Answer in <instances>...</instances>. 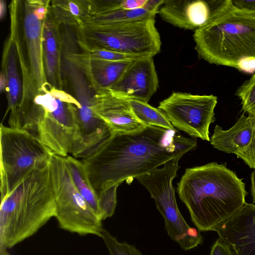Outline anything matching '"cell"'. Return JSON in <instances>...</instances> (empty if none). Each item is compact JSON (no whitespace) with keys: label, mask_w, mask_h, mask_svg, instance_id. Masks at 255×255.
<instances>
[{"label":"cell","mask_w":255,"mask_h":255,"mask_svg":"<svg viewBox=\"0 0 255 255\" xmlns=\"http://www.w3.org/2000/svg\"><path fill=\"white\" fill-rule=\"evenodd\" d=\"M82 52L93 56L111 61H133L147 56L121 53L117 51L99 48H84Z\"/></svg>","instance_id":"cell-27"},{"label":"cell","mask_w":255,"mask_h":255,"mask_svg":"<svg viewBox=\"0 0 255 255\" xmlns=\"http://www.w3.org/2000/svg\"><path fill=\"white\" fill-rule=\"evenodd\" d=\"M193 38L200 59L248 74L255 72V12L233 5L195 31Z\"/></svg>","instance_id":"cell-4"},{"label":"cell","mask_w":255,"mask_h":255,"mask_svg":"<svg viewBox=\"0 0 255 255\" xmlns=\"http://www.w3.org/2000/svg\"><path fill=\"white\" fill-rule=\"evenodd\" d=\"M59 26L49 14L44 27L43 59L48 82L52 87L61 89L63 81L61 67L62 43Z\"/></svg>","instance_id":"cell-19"},{"label":"cell","mask_w":255,"mask_h":255,"mask_svg":"<svg viewBox=\"0 0 255 255\" xmlns=\"http://www.w3.org/2000/svg\"><path fill=\"white\" fill-rule=\"evenodd\" d=\"M164 1L148 0L142 8L118 9L104 13L89 15L84 20L83 27L128 22L155 17Z\"/></svg>","instance_id":"cell-20"},{"label":"cell","mask_w":255,"mask_h":255,"mask_svg":"<svg viewBox=\"0 0 255 255\" xmlns=\"http://www.w3.org/2000/svg\"><path fill=\"white\" fill-rule=\"evenodd\" d=\"M233 6L232 0H164L158 13L175 26L195 31L220 17Z\"/></svg>","instance_id":"cell-12"},{"label":"cell","mask_w":255,"mask_h":255,"mask_svg":"<svg viewBox=\"0 0 255 255\" xmlns=\"http://www.w3.org/2000/svg\"><path fill=\"white\" fill-rule=\"evenodd\" d=\"M251 194L253 198V204L255 205V170L251 175Z\"/></svg>","instance_id":"cell-31"},{"label":"cell","mask_w":255,"mask_h":255,"mask_svg":"<svg viewBox=\"0 0 255 255\" xmlns=\"http://www.w3.org/2000/svg\"><path fill=\"white\" fill-rule=\"evenodd\" d=\"M73 182L89 206L100 219L98 196L93 187L82 161L71 156L65 157Z\"/></svg>","instance_id":"cell-22"},{"label":"cell","mask_w":255,"mask_h":255,"mask_svg":"<svg viewBox=\"0 0 255 255\" xmlns=\"http://www.w3.org/2000/svg\"><path fill=\"white\" fill-rule=\"evenodd\" d=\"M217 97L173 92L160 102L158 109L171 125L191 136L210 141L209 127L215 120Z\"/></svg>","instance_id":"cell-10"},{"label":"cell","mask_w":255,"mask_h":255,"mask_svg":"<svg viewBox=\"0 0 255 255\" xmlns=\"http://www.w3.org/2000/svg\"><path fill=\"white\" fill-rule=\"evenodd\" d=\"M116 184L101 191L97 194L101 220L113 216L117 205Z\"/></svg>","instance_id":"cell-25"},{"label":"cell","mask_w":255,"mask_h":255,"mask_svg":"<svg viewBox=\"0 0 255 255\" xmlns=\"http://www.w3.org/2000/svg\"><path fill=\"white\" fill-rule=\"evenodd\" d=\"M55 191L49 158L1 198L0 248H12L33 236L55 217Z\"/></svg>","instance_id":"cell-3"},{"label":"cell","mask_w":255,"mask_h":255,"mask_svg":"<svg viewBox=\"0 0 255 255\" xmlns=\"http://www.w3.org/2000/svg\"><path fill=\"white\" fill-rule=\"evenodd\" d=\"M91 107L113 132H132L146 127L135 117L128 100L116 96L109 89L95 92Z\"/></svg>","instance_id":"cell-15"},{"label":"cell","mask_w":255,"mask_h":255,"mask_svg":"<svg viewBox=\"0 0 255 255\" xmlns=\"http://www.w3.org/2000/svg\"><path fill=\"white\" fill-rule=\"evenodd\" d=\"M50 166L55 191V217L59 227L81 236L101 237L102 221L76 187L65 157L52 154Z\"/></svg>","instance_id":"cell-8"},{"label":"cell","mask_w":255,"mask_h":255,"mask_svg":"<svg viewBox=\"0 0 255 255\" xmlns=\"http://www.w3.org/2000/svg\"><path fill=\"white\" fill-rule=\"evenodd\" d=\"M7 88L6 80L4 73L0 72V93H6Z\"/></svg>","instance_id":"cell-30"},{"label":"cell","mask_w":255,"mask_h":255,"mask_svg":"<svg viewBox=\"0 0 255 255\" xmlns=\"http://www.w3.org/2000/svg\"><path fill=\"white\" fill-rule=\"evenodd\" d=\"M77 31V42L81 49L95 47L153 57L160 52L161 46L155 17L128 22L84 26Z\"/></svg>","instance_id":"cell-5"},{"label":"cell","mask_w":255,"mask_h":255,"mask_svg":"<svg viewBox=\"0 0 255 255\" xmlns=\"http://www.w3.org/2000/svg\"><path fill=\"white\" fill-rule=\"evenodd\" d=\"M89 10V0H55L51 1L49 15L58 25L73 26L78 30L83 27Z\"/></svg>","instance_id":"cell-21"},{"label":"cell","mask_w":255,"mask_h":255,"mask_svg":"<svg viewBox=\"0 0 255 255\" xmlns=\"http://www.w3.org/2000/svg\"><path fill=\"white\" fill-rule=\"evenodd\" d=\"M6 249L4 248H0V255H10Z\"/></svg>","instance_id":"cell-33"},{"label":"cell","mask_w":255,"mask_h":255,"mask_svg":"<svg viewBox=\"0 0 255 255\" xmlns=\"http://www.w3.org/2000/svg\"><path fill=\"white\" fill-rule=\"evenodd\" d=\"M210 255H234L231 248L219 238L212 247Z\"/></svg>","instance_id":"cell-28"},{"label":"cell","mask_w":255,"mask_h":255,"mask_svg":"<svg viewBox=\"0 0 255 255\" xmlns=\"http://www.w3.org/2000/svg\"><path fill=\"white\" fill-rule=\"evenodd\" d=\"M254 162H255V130L254 133Z\"/></svg>","instance_id":"cell-34"},{"label":"cell","mask_w":255,"mask_h":255,"mask_svg":"<svg viewBox=\"0 0 255 255\" xmlns=\"http://www.w3.org/2000/svg\"><path fill=\"white\" fill-rule=\"evenodd\" d=\"M6 3L5 1L3 0H0V18L2 20L6 14Z\"/></svg>","instance_id":"cell-32"},{"label":"cell","mask_w":255,"mask_h":255,"mask_svg":"<svg viewBox=\"0 0 255 255\" xmlns=\"http://www.w3.org/2000/svg\"><path fill=\"white\" fill-rule=\"evenodd\" d=\"M137 119L145 126H155L176 130L165 115L160 110L148 103L136 100H128Z\"/></svg>","instance_id":"cell-23"},{"label":"cell","mask_w":255,"mask_h":255,"mask_svg":"<svg viewBox=\"0 0 255 255\" xmlns=\"http://www.w3.org/2000/svg\"><path fill=\"white\" fill-rule=\"evenodd\" d=\"M196 147V138L186 137L177 130L146 126L132 132H114L99 150L82 161L97 194L125 181L129 184Z\"/></svg>","instance_id":"cell-1"},{"label":"cell","mask_w":255,"mask_h":255,"mask_svg":"<svg viewBox=\"0 0 255 255\" xmlns=\"http://www.w3.org/2000/svg\"><path fill=\"white\" fill-rule=\"evenodd\" d=\"M101 238L108 249L110 255H142L135 247L126 243L119 242L105 229L101 233Z\"/></svg>","instance_id":"cell-26"},{"label":"cell","mask_w":255,"mask_h":255,"mask_svg":"<svg viewBox=\"0 0 255 255\" xmlns=\"http://www.w3.org/2000/svg\"><path fill=\"white\" fill-rule=\"evenodd\" d=\"M17 18H11V32L6 40L1 61V70L5 75L7 88V100L6 113L14 111L19 105L22 97L23 86L20 82L17 68L18 59L16 45Z\"/></svg>","instance_id":"cell-18"},{"label":"cell","mask_w":255,"mask_h":255,"mask_svg":"<svg viewBox=\"0 0 255 255\" xmlns=\"http://www.w3.org/2000/svg\"><path fill=\"white\" fill-rule=\"evenodd\" d=\"M152 56L132 61L118 81L109 89L117 96L148 103L158 87V78Z\"/></svg>","instance_id":"cell-13"},{"label":"cell","mask_w":255,"mask_h":255,"mask_svg":"<svg viewBox=\"0 0 255 255\" xmlns=\"http://www.w3.org/2000/svg\"><path fill=\"white\" fill-rule=\"evenodd\" d=\"M235 95L241 99L244 112L255 116V74L239 87Z\"/></svg>","instance_id":"cell-24"},{"label":"cell","mask_w":255,"mask_h":255,"mask_svg":"<svg viewBox=\"0 0 255 255\" xmlns=\"http://www.w3.org/2000/svg\"><path fill=\"white\" fill-rule=\"evenodd\" d=\"M65 59L83 74L95 92L112 87L133 61H111L84 52H70Z\"/></svg>","instance_id":"cell-17"},{"label":"cell","mask_w":255,"mask_h":255,"mask_svg":"<svg viewBox=\"0 0 255 255\" xmlns=\"http://www.w3.org/2000/svg\"><path fill=\"white\" fill-rule=\"evenodd\" d=\"M182 156H177L157 168L136 179L149 192L165 222L169 237L184 250L197 247L203 241L200 232L190 227L181 214L176 203L173 180Z\"/></svg>","instance_id":"cell-7"},{"label":"cell","mask_w":255,"mask_h":255,"mask_svg":"<svg viewBox=\"0 0 255 255\" xmlns=\"http://www.w3.org/2000/svg\"><path fill=\"white\" fill-rule=\"evenodd\" d=\"M33 101L37 113V136L53 154L67 156L76 132L78 107L55 97L49 90L37 94Z\"/></svg>","instance_id":"cell-9"},{"label":"cell","mask_w":255,"mask_h":255,"mask_svg":"<svg viewBox=\"0 0 255 255\" xmlns=\"http://www.w3.org/2000/svg\"><path fill=\"white\" fill-rule=\"evenodd\" d=\"M213 231L234 255H255V205L246 203L239 212Z\"/></svg>","instance_id":"cell-16"},{"label":"cell","mask_w":255,"mask_h":255,"mask_svg":"<svg viewBox=\"0 0 255 255\" xmlns=\"http://www.w3.org/2000/svg\"><path fill=\"white\" fill-rule=\"evenodd\" d=\"M0 193L2 198L37 165L48 160L52 153L37 136L28 130L0 128Z\"/></svg>","instance_id":"cell-6"},{"label":"cell","mask_w":255,"mask_h":255,"mask_svg":"<svg viewBox=\"0 0 255 255\" xmlns=\"http://www.w3.org/2000/svg\"><path fill=\"white\" fill-rule=\"evenodd\" d=\"M177 191L199 231H213L246 204L245 184L226 164L186 168Z\"/></svg>","instance_id":"cell-2"},{"label":"cell","mask_w":255,"mask_h":255,"mask_svg":"<svg viewBox=\"0 0 255 255\" xmlns=\"http://www.w3.org/2000/svg\"><path fill=\"white\" fill-rule=\"evenodd\" d=\"M233 5L239 9L255 12V0H232Z\"/></svg>","instance_id":"cell-29"},{"label":"cell","mask_w":255,"mask_h":255,"mask_svg":"<svg viewBox=\"0 0 255 255\" xmlns=\"http://www.w3.org/2000/svg\"><path fill=\"white\" fill-rule=\"evenodd\" d=\"M51 0H28L23 4V33L32 85L37 94L52 87L47 80L43 59L44 27Z\"/></svg>","instance_id":"cell-11"},{"label":"cell","mask_w":255,"mask_h":255,"mask_svg":"<svg viewBox=\"0 0 255 255\" xmlns=\"http://www.w3.org/2000/svg\"><path fill=\"white\" fill-rule=\"evenodd\" d=\"M255 116L242 114L230 129L215 126L210 141L213 146L227 153L236 154L250 168L255 169L254 140Z\"/></svg>","instance_id":"cell-14"}]
</instances>
